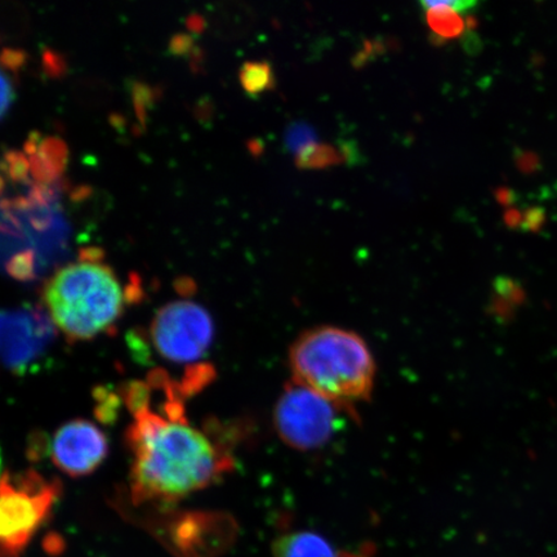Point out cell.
I'll return each mask as SVG.
<instances>
[{
	"label": "cell",
	"mask_w": 557,
	"mask_h": 557,
	"mask_svg": "<svg viewBox=\"0 0 557 557\" xmlns=\"http://www.w3.org/2000/svg\"><path fill=\"white\" fill-rule=\"evenodd\" d=\"M339 162L338 152L331 146L313 144L298 154V165L301 169H323Z\"/></svg>",
	"instance_id": "obj_12"
},
{
	"label": "cell",
	"mask_w": 557,
	"mask_h": 557,
	"mask_svg": "<svg viewBox=\"0 0 557 557\" xmlns=\"http://www.w3.org/2000/svg\"><path fill=\"white\" fill-rule=\"evenodd\" d=\"M61 486L27 470L0 476V557H21L51 517Z\"/></svg>",
	"instance_id": "obj_4"
},
{
	"label": "cell",
	"mask_w": 557,
	"mask_h": 557,
	"mask_svg": "<svg viewBox=\"0 0 557 557\" xmlns=\"http://www.w3.org/2000/svg\"><path fill=\"white\" fill-rule=\"evenodd\" d=\"M165 400L152 408L150 388L131 383L125 401L134 421L127 431L132 455L131 491L135 503H176L218 483L233 469L224 444L187 420L180 383L160 373Z\"/></svg>",
	"instance_id": "obj_1"
},
{
	"label": "cell",
	"mask_w": 557,
	"mask_h": 557,
	"mask_svg": "<svg viewBox=\"0 0 557 557\" xmlns=\"http://www.w3.org/2000/svg\"><path fill=\"white\" fill-rule=\"evenodd\" d=\"M239 78L244 90L255 99L275 85L274 72L269 62H246L240 69Z\"/></svg>",
	"instance_id": "obj_11"
},
{
	"label": "cell",
	"mask_w": 557,
	"mask_h": 557,
	"mask_svg": "<svg viewBox=\"0 0 557 557\" xmlns=\"http://www.w3.org/2000/svg\"><path fill=\"white\" fill-rule=\"evenodd\" d=\"M545 209L534 207L528 209L527 213L522 215L520 227L524 230V232H537V230L545 224Z\"/></svg>",
	"instance_id": "obj_15"
},
{
	"label": "cell",
	"mask_w": 557,
	"mask_h": 557,
	"mask_svg": "<svg viewBox=\"0 0 557 557\" xmlns=\"http://www.w3.org/2000/svg\"><path fill=\"white\" fill-rule=\"evenodd\" d=\"M294 382L352 409L371 398L375 363L363 338L351 331L323 325L299 336L290 346Z\"/></svg>",
	"instance_id": "obj_2"
},
{
	"label": "cell",
	"mask_w": 557,
	"mask_h": 557,
	"mask_svg": "<svg viewBox=\"0 0 557 557\" xmlns=\"http://www.w3.org/2000/svg\"><path fill=\"white\" fill-rule=\"evenodd\" d=\"M0 468H2V456H0Z\"/></svg>",
	"instance_id": "obj_18"
},
{
	"label": "cell",
	"mask_w": 557,
	"mask_h": 557,
	"mask_svg": "<svg viewBox=\"0 0 557 557\" xmlns=\"http://www.w3.org/2000/svg\"><path fill=\"white\" fill-rule=\"evenodd\" d=\"M315 144V132L309 125L294 124L285 135V145L290 151L301 152Z\"/></svg>",
	"instance_id": "obj_13"
},
{
	"label": "cell",
	"mask_w": 557,
	"mask_h": 557,
	"mask_svg": "<svg viewBox=\"0 0 557 557\" xmlns=\"http://www.w3.org/2000/svg\"><path fill=\"white\" fill-rule=\"evenodd\" d=\"M109 442L103 431L85 420L64 424L52 438L51 457L72 478L90 475L108 457Z\"/></svg>",
	"instance_id": "obj_8"
},
{
	"label": "cell",
	"mask_w": 557,
	"mask_h": 557,
	"mask_svg": "<svg viewBox=\"0 0 557 557\" xmlns=\"http://www.w3.org/2000/svg\"><path fill=\"white\" fill-rule=\"evenodd\" d=\"M53 325L33 309L0 310V364L21 371L37 361L50 346Z\"/></svg>",
	"instance_id": "obj_7"
},
{
	"label": "cell",
	"mask_w": 557,
	"mask_h": 557,
	"mask_svg": "<svg viewBox=\"0 0 557 557\" xmlns=\"http://www.w3.org/2000/svg\"><path fill=\"white\" fill-rule=\"evenodd\" d=\"M494 287H496L497 294L504 298L515 297L518 294L517 283L508 277H497Z\"/></svg>",
	"instance_id": "obj_16"
},
{
	"label": "cell",
	"mask_w": 557,
	"mask_h": 557,
	"mask_svg": "<svg viewBox=\"0 0 557 557\" xmlns=\"http://www.w3.org/2000/svg\"><path fill=\"white\" fill-rule=\"evenodd\" d=\"M275 557H338L331 543L312 532L282 535L273 543Z\"/></svg>",
	"instance_id": "obj_10"
},
{
	"label": "cell",
	"mask_w": 557,
	"mask_h": 557,
	"mask_svg": "<svg viewBox=\"0 0 557 557\" xmlns=\"http://www.w3.org/2000/svg\"><path fill=\"white\" fill-rule=\"evenodd\" d=\"M45 304L51 322L70 341H88L123 315L127 295L113 269L99 261L66 264L47 283Z\"/></svg>",
	"instance_id": "obj_3"
},
{
	"label": "cell",
	"mask_w": 557,
	"mask_h": 557,
	"mask_svg": "<svg viewBox=\"0 0 557 557\" xmlns=\"http://www.w3.org/2000/svg\"><path fill=\"white\" fill-rule=\"evenodd\" d=\"M343 410L352 412V409L292 382L276 403L274 426L288 447L302 451L319 449L337 433Z\"/></svg>",
	"instance_id": "obj_5"
},
{
	"label": "cell",
	"mask_w": 557,
	"mask_h": 557,
	"mask_svg": "<svg viewBox=\"0 0 557 557\" xmlns=\"http://www.w3.org/2000/svg\"><path fill=\"white\" fill-rule=\"evenodd\" d=\"M338 557H367L363 554H354V553H347L343 552L338 554Z\"/></svg>",
	"instance_id": "obj_17"
},
{
	"label": "cell",
	"mask_w": 557,
	"mask_h": 557,
	"mask_svg": "<svg viewBox=\"0 0 557 557\" xmlns=\"http://www.w3.org/2000/svg\"><path fill=\"white\" fill-rule=\"evenodd\" d=\"M13 100H15V88L9 74L0 67V117L9 111Z\"/></svg>",
	"instance_id": "obj_14"
},
{
	"label": "cell",
	"mask_w": 557,
	"mask_h": 557,
	"mask_svg": "<svg viewBox=\"0 0 557 557\" xmlns=\"http://www.w3.org/2000/svg\"><path fill=\"white\" fill-rule=\"evenodd\" d=\"M421 7L426 11L430 29L443 40L459 37L465 32V15L476 9V2L469 0H424Z\"/></svg>",
	"instance_id": "obj_9"
},
{
	"label": "cell",
	"mask_w": 557,
	"mask_h": 557,
	"mask_svg": "<svg viewBox=\"0 0 557 557\" xmlns=\"http://www.w3.org/2000/svg\"><path fill=\"white\" fill-rule=\"evenodd\" d=\"M213 336V320L208 311L185 299L165 305L151 324L156 351L176 364H193L203 359Z\"/></svg>",
	"instance_id": "obj_6"
}]
</instances>
